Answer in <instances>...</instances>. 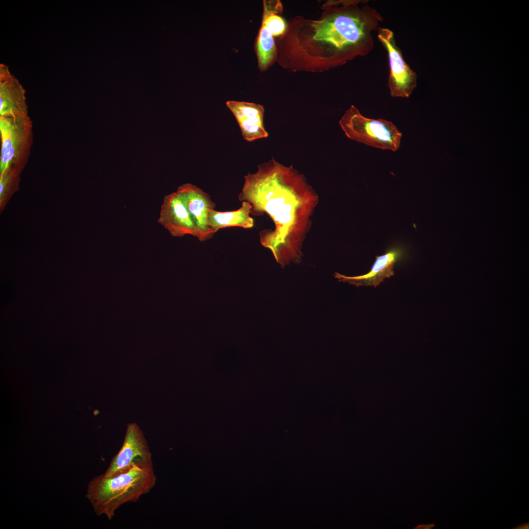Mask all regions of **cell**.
Returning a JSON list of instances; mask_svg holds the SVG:
<instances>
[{
  "instance_id": "6da1fadb",
  "label": "cell",
  "mask_w": 529,
  "mask_h": 529,
  "mask_svg": "<svg viewBox=\"0 0 529 529\" xmlns=\"http://www.w3.org/2000/svg\"><path fill=\"white\" fill-rule=\"evenodd\" d=\"M239 200L252 206L251 214H267L273 230L260 233V242L270 249L281 266L301 261L302 242L310 227V216L318 196L304 176L292 166H285L273 158L259 165L255 173L244 176Z\"/></svg>"
},
{
  "instance_id": "7a4b0ae2",
  "label": "cell",
  "mask_w": 529,
  "mask_h": 529,
  "mask_svg": "<svg viewBox=\"0 0 529 529\" xmlns=\"http://www.w3.org/2000/svg\"><path fill=\"white\" fill-rule=\"evenodd\" d=\"M362 0L340 1L341 6L331 16L313 21V39L329 44L337 52L339 62L356 55L369 54L374 46L373 32L383 22L382 15Z\"/></svg>"
},
{
  "instance_id": "3957f363",
  "label": "cell",
  "mask_w": 529,
  "mask_h": 529,
  "mask_svg": "<svg viewBox=\"0 0 529 529\" xmlns=\"http://www.w3.org/2000/svg\"><path fill=\"white\" fill-rule=\"evenodd\" d=\"M156 481L153 467L136 465L117 476L107 477L101 474L94 477L88 484L85 496L97 515H105L110 520L120 506L137 501L155 486Z\"/></svg>"
},
{
  "instance_id": "277c9868",
  "label": "cell",
  "mask_w": 529,
  "mask_h": 529,
  "mask_svg": "<svg viewBox=\"0 0 529 529\" xmlns=\"http://www.w3.org/2000/svg\"><path fill=\"white\" fill-rule=\"evenodd\" d=\"M0 174L9 170L20 174L28 160L33 142L29 116H0Z\"/></svg>"
},
{
  "instance_id": "5b68a950",
  "label": "cell",
  "mask_w": 529,
  "mask_h": 529,
  "mask_svg": "<svg viewBox=\"0 0 529 529\" xmlns=\"http://www.w3.org/2000/svg\"><path fill=\"white\" fill-rule=\"evenodd\" d=\"M339 123L346 136L352 140L393 151L400 147L402 134L391 121L367 118L354 105L346 110Z\"/></svg>"
},
{
  "instance_id": "8992f818",
  "label": "cell",
  "mask_w": 529,
  "mask_h": 529,
  "mask_svg": "<svg viewBox=\"0 0 529 529\" xmlns=\"http://www.w3.org/2000/svg\"><path fill=\"white\" fill-rule=\"evenodd\" d=\"M377 31L378 39L387 54L389 69L387 84L390 96L408 98L417 86V74L404 60L393 32L382 27Z\"/></svg>"
},
{
  "instance_id": "52a82bcc",
  "label": "cell",
  "mask_w": 529,
  "mask_h": 529,
  "mask_svg": "<svg viewBox=\"0 0 529 529\" xmlns=\"http://www.w3.org/2000/svg\"><path fill=\"white\" fill-rule=\"evenodd\" d=\"M136 465L153 467L152 454L139 426L127 424L122 446L102 474L113 477L125 473Z\"/></svg>"
},
{
  "instance_id": "ba28073f",
  "label": "cell",
  "mask_w": 529,
  "mask_h": 529,
  "mask_svg": "<svg viewBox=\"0 0 529 529\" xmlns=\"http://www.w3.org/2000/svg\"><path fill=\"white\" fill-rule=\"evenodd\" d=\"M158 222L174 237L190 235L197 238L195 224L183 200L177 191L164 197Z\"/></svg>"
},
{
  "instance_id": "9c48e42d",
  "label": "cell",
  "mask_w": 529,
  "mask_h": 529,
  "mask_svg": "<svg viewBox=\"0 0 529 529\" xmlns=\"http://www.w3.org/2000/svg\"><path fill=\"white\" fill-rule=\"evenodd\" d=\"M176 191L183 200L195 224L197 238L200 241L211 239L215 233L208 226V216L209 211L215 209L216 204L210 195L191 183L182 185Z\"/></svg>"
},
{
  "instance_id": "30bf717a",
  "label": "cell",
  "mask_w": 529,
  "mask_h": 529,
  "mask_svg": "<svg viewBox=\"0 0 529 529\" xmlns=\"http://www.w3.org/2000/svg\"><path fill=\"white\" fill-rule=\"evenodd\" d=\"M0 116L29 117L25 90L3 64L0 65Z\"/></svg>"
},
{
  "instance_id": "8fae6325",
  "label": "cell",
  "mask_w": 529,
  "mask_h": 529,
  "mask_svg": "<svg viewBox=\"0 0 529 529\" xmlns=\"http://www.w3.org/2000/svg\"><path fill=\"white\" fill-rule=\"evenodd\" d=\"M226 105L235 116L243 138L248 142L268 136L264 125V107L245 101L229 100Z\"/></svg>"
},
{
  "instance_id": "7c38bea8",
  "label": "cell",
  "mask_w": 529,
  "mask_h": 529,
  "mask_svg": "<svg viewBox=\"0 0 529 529\" xmlns=\"http://www.w3.org/2000/svg\"><path fill=\"white\" fill-rule=\"evenodd\" d=\"M401 255L400 250L392 249L384 255L376 256V260L371 270L365 274L349 277L336 272L335 277L339 282H347L356 287L373 286L376 288L385 279L394 275V264Z\"/></svg>"
},
{
  "instance_id": "4fadbf2b",
  "label": "cell",
  "mask_w": 529,
  "mask_h": 529,
  "mask_svg": "<svg viewBox=\"0 0 529 529\" xmlns=\"http://www.w3.org/2000/svg\"><path fill=\"white\" fill-rule=\"evenodd\" d=\"M251 209V205L244 201L240 208L235 211L219 212L212 210L208 214V226L215 234L219 229L226 227L251 228L254 225V220L250 216Z\"/></svg>"
},
{
  "instance_id": "5bb4252c",
  "label": "cell",
  "mask_w": 529,
  "mask_h": 529,
  "mask_svg": "<svg viewBox=\"0 0 529 529\" xmlns=\"http://www.w3.org/2000/svg\"><path fill=\"white\" fill-rule=\"evenodd\" d=\"M273 36L267 27L262 24L256 44V50L260 68L265 70L276 57V46Z\"/></svg>"
},
{
  "instance_id": "9a60e30c",
  "label": "cell",
  "mask_w": 529,
  "mask_h": 529,
  "mask_svg": "<svg viewBox=\"0 0 529 529\" xmlns=\"http://www.w3.org/2000/svg\"><path fill=\"white\" fill-rule=\"evenodd\" d=\"M20 174L9 170L0 174V198L3 202L18 190Z\"/></svg>"
},
{
  "instance_id": "2e32d148",
  "label": "cell",
  "mask_w": 529,
  "mask_h": 529,
  "mask_svg": "<svg viewBox=\"0 0 529 529\" xmlns=\"http://www.w3.org/2000/svg\"><path fill=\"white\" fill-rule=\"evenodd\" d=\"M434 526H435V525L434 524H426V525H420L416 527V528H415V529H430L433 528Z\"/></svg>"
},
{
  "instance_id": "e0dca14e",
  "label": "cell",
  "mask_w": 529,
  "mask_h": 529,
  "mask_svg": "<svg viewBox=\"0 0 529 529\" xmlns=\"http://www.w3.org/2000/svg\"><path fill=\"white\" fill-rule=\"evenodd\" d=\"M529 522H527V523H523V524H521L520 525H519L518 526H516V527L512 528V529H529Z\"/></svg>"
}]
</instances>
